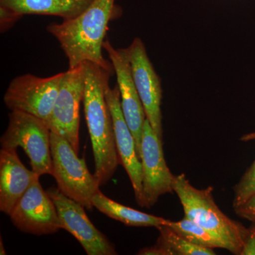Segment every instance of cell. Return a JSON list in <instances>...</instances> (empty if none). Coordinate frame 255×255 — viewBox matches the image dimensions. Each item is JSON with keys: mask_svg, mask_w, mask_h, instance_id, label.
Here are the masks:
<instances>
[{"mask_svg": "<svg viewBox=\"0 0 255 255\" xmlns=\"http://www.w3.org/2000/svg\"><path fill=\"white\" fill-rule=\"evenodd\" d=\"M116 9L115 0H94L76 17L47 26L66 55L69 69L90 62L113 74V65L104 58L102 48Z\"/></svg>", "mask_w": 255, "mask_h": 255, "instance_id": "6da1fadb", "label": "cell"}, {"mask_svg": "<svg viewBox=\"0 0 255 255\" xmlns=\"http://www.w3.org/2000/svg\"><path fill=\"white\" fill-rule=\"evenodd\" d=\"M84 65V111L95 158V175L102 186L112 179L121 164L113 119L105 95L106 87L110 84L112 74L90 62H85Z\"/></svg>", "mask_w": 255, "mask_h": 255, "instance_id": "7a4b0ae2", "label": "cell"}, {"mask_svg": "<svg viewBox=\"0 0 255 255\" xmlns=\"http://www.w3.org/2000/svg\"><path fill=\"white\" fill-rule=\"evenodd\" d=\"M213 190L214 188L211 187L196 189L184 174L174 178L173 191L182 204L185 217L223 242L227 246V251L241 255L250 228L230 219L221 211L215 202Z\"/></svg>", "mask_w": 255, "mask_h": 255, "instance_id": "3957f363", "label": "cell"}, {"mask_svg": "<svg viewBox=\"0 0 255 255\" xmlns=\"http://www.w3.org/2000/svg\"><path fill=\"white\" fill-rule=\"evenodd\" d=\"M53 174L59 190L65 196L91 209L92 199L100 190L95 174L87 168L83 158L78 157L70 142L50 131Z\"/></svg>", "mask_w": 255, "mask_h": 255, "instance_id": "277c9868", "label": "cell"}, {"mask_svg": "<svg viewBox=\"0 0 255 255\" xmlns=\"http://www.w3.org/2000/svg\"><path fill=\"white\" fill-rule=\"evenodd\" d=\"M0 142L1 148L21 147L29 157L32 170L40 177L53 174L50 130L44 121L25 112L11 111Z\"/></svg>", "mask_w": 255, "mask_h": 255, "instance_id": "5b68a950", "label": "cell"}, {"mask_svg": "<svg viewBox=\"0 0 255 255\" xmlns=\"http://www.w3.org/2000/svg\"><path fill=\"white\" fill-rule=\"evenodd\" d=\"M85 86L84 63L65 72L52 113L46 122L50 131L66 139L79 152L80 107Z\"/></svg>", "mask_w": 255, "mask_h": 255, "instance_id": "8992f818", "label": "cell"}, {"mask_svg": "<svg viewBox=\"0 0 255 255\" xmlns=\"http://www.w3.org/2000/svg\"><path fill=\"white\" fill-rule=\"evenodd\" d=\"M65 73L42 78L30 74L10 82L4 102L10 111H19L48 122L58 97Z\"/></svg>", "mask_w": 255, "mask_h": 255, "instance_id": "52a82bcc", "label": "cell"}, {"mask_svg": "<svg viewBox=\"0 0 255 255\" xmlns=\"http://www.w3.org/2000/svg\"><path fill=\"white\" fill-rule=\"evenodd\" d=\"M140 160L144 207L150 209L161 196L174 191L175 176L166 163L162 140L157 136L147 119L142 129Z\"/></svg>", "mask_w": 255, "mask_h": 255, "instance_id": "ba28073f", "label": "cell"}, {"mask_svg": "<svg viewBox=\"0 0 255 255\" xmlns=\"http://www.w3.org/2000/svg\"><path fill=\"white\" fill-rule=\"evenodd\" d=\"M15 227L22 232L44 236L63 229L56 207L36 179L9 215Z\"/></svg>", "mask_w": 255, "mask_h": 255, "instance_id": "9c48e42d", "label": "cell"}, {"mask_svg": "<svg viewBox=\"0 0 255 255\" xmlns=\"http://www.w3.org/2000/svg\"><path fill=\"white\" fill-rule=\"evenodd\" d=\"M132 78L141 100L146 116L157 136L162 140V116L161 104L162 89L160 79L147 55L143 42L135 38L127 48Z\"/></svg>", "mask_w": 255, "mask_h": 255, "instance_id": "30bf717a", "label": "cell"}, {"mask_svg": "<svg viewBox=\"0 0 255 255\" xmlns=\"http://www.w3.org/2000/svg\"><path fill=\"white\" fill-rule=\"evenodd\" d=\"M46 191L56 207L63 230L78 240L87 255H117L112 243L90 221L82 204L65 196L58 187Z\"/></svg>", "mask_w": 255, "mask_h": 255, "instance_id": "8fae6325", "label": "cell"}, {"mask_svg": "<svg viewBox=\"0 0 255 255\" xmlns=\"http://www.w3.org/2000/svg\"><path fill=\"white\" fill-rule=\"evenodd\" d=\"M103 48L107 52L117 75V85L120 92L121 107L126 122L135 139L137 153L140 158L142 129L146 116L132 78L127 48L116 49L108 40H105Z\"/></svg>", "mask_w": 255, "mask_h": 255, "instance_id": "7c38bea8", "label": "cell"}, {"mask_svg": "<svg viewBox=\"0 0 255 255\" xmlns=\"http://www.w3.org/2000/svg\"><path fill=\"white\" fill-rule=\"evenodd\" d=\"M105 95L113 119L116 145L121 164L130 178L137 204L144 207L141 160L137 153L135 139L124 118L118 85L112 89L109 84L106 87Z\"/></svg>", "mask_w": 255, "mask_h": 255, "instance_id": "4fadbf2b", "label": "cell"}, {"mask_svg": "<svg viewBox=\"0 0 255 255\" xmlns=\"http://www.w3.org/2000/svg\"><path fill=\"white\" fill-rule=\"evenodd\" d=\"M16 150H0V211L8 216L28 188L40 177L23 165Z\"/></svg>", "mask_w": 255, "mask_h": 255, "instance_id": "5bb4252c", "label": "cell"}, {"mask_svg": "<svg viewBox=\"0 0 255 255\" xmlns=\"http://www.w3.org/2000/svg\"><path fill=\"white\" fill-rule=\"evenodd\" d=\"M94 0H0V6L18 14L50 15L72 19L83 12Z\"/></svg>", "mask_w": 255, "mask_h": 255, "instance_id": "9a60e30c", "label": "cell"}, {"mask_svg": "<svg viewBox=\"0 0 255 255\" xmlns=\"http://www.w3.org/2000/svg\"><path fill=\"white\" fill-rule=\"evenodd\" d=\"M92 206L111 219L120 221L128 226L157 228V226L168 225L169 222V220L145 214L119 204L107 197L100 190L94 196Z\"/></svg>", "mask_w": 255, "mask_h": 255, "instance_id": "2e32d148", "label": "cell"}, {"mask_svg": "<svg viewBox=\"0 0 255 255\" xmlns=\"http://www.w3.org/2000/svg\"><path fill=\"white\" fill-rule=\"evenodd\" d=\"M159 236L153 246L139 251L140 255H213L214 250L193 244L176 233L172 228L164 225L157 226Z\"/></svg>", "mask_w": 255, "mask_h": 255, "instance_id": "e0dca14e", "label": "cell"}, {"mask_svg": "<svg viewBox=\"0 0 255 255\" xmlns=\"http://www.w3.org/2000/svg\"><path fill=\"white\" fill-rule=\"evenodd\" d=\"M167 226L172 228L184 239L196 246L211 249L222 248L227 250V246L223 242L187 218L184 217L179 221H169Z\"/></svg>", "mask_w": 255, "mask_h": 255, "instance_id": "ac0fdd59", "label": "cell"}, {"mask_svg": "<svg viewBox=\"0 0 255 255\" xmlns=\"http://www.w3.org/2000/svg\"><path fill=\"white\" fill-rule=\"evenodd\" d=\"M233 208L239 207L255 194V159L234 187Z\"/></svg>", "mask_w": 255, "mask_h": 255, "instance_id": "d6986e66", "label": "cell"}, {"mask_svg": "<svg viewBox=\"0 0 255 255\" xmlns=\"http://www.w3.org/2000/svg\"><path fill=\"white\" fill-rule=\"evenodd\" d=\"M22 15L18 14L16 11L0 6V29L1 32L7 31L10 28L17 22L18 20L22 17Z\"/></svg>", "mask_w": 255, "mask_h": 255, "instance_id": "ffe728a7", "label": "cell"}, {"mask_svg": "<svg viewBox=\"0 0 255 255\" xmlns=\"http://www.w3.org/2000/svg\"><path fill=\"white\" fill-rule=\"evenodd\" d=\"M235 211L240 217L255 223V194L244 204L235 209Z\"/></svg>", "mask_w": 255, "mask_h": 255, "instance_id": "44dd1931", "label": "cell"}, {"mask_svg": "<svg viewBox=\"0 0 255 255\" xmlns=\"http://www.w3.org/2000/svg\"><path fill=\"white\" fill-rule=\"evenodd\" d=\"M241 255H255V224L250 228V233L245 241Z\"/></svg>", "mask_w": 255, "mask_h": 255, "instance_id": "7402d4cb", "label": "cell"}, {"mask_svg": "<svg viewBox=\"0 0 255 255\" xmlns=\"http://www.w3.org/2000/svg\"><path fill=\"white\" fill-rule=\"evenodd\" d=\"M242 141L248 142L251 140H255V132H251V133L246 134L241 137Z\"/></svg>", "mask_w": 255, "mask_h": 255, "instance_id": "603a6c76", "label": "cell"}, {"mask_svg": "<svg viewBox=\"0 0 255 255\" xmlns=\"http://www.w3.org/2000/svg\"><path fill=\"white\" fill-rule=\"evenodd\" d=\"M0 255H6V252H5L4 245H3L2 239L0 240Z\"/></svg>", "mask_w": 255, "mask_h": 255, "instance_id": "cb8c5ba5", "label": "cell"}, {"mask_svg": "<svg viewBox=\"0 0 255 255\" xmlns=\"http://www.w3.org/2000/svg\"><path fill=\"white\" fill-rule=\"evenodd\" d=\"M254 224H255V223H254Z\"/></svg>", "mask_w": 255, "mask_h": 255, "instance_id": "d4e9b609", "label": "cell"}, {"mask_svg": "<svg viewBox=\"0 0 255 255\" xmlns=\"http://www.w3.org/2000/svg\"></svg>", "mask_w": 255, "mask_h": 255, "instance_id": "484cf974", "label": "cell"}]
</instances>
